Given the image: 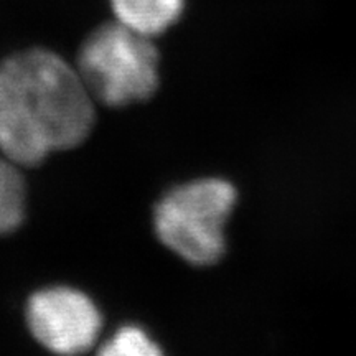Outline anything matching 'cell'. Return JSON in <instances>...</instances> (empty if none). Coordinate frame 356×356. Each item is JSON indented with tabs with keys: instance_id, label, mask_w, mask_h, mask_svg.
Here are the masks:
<instances>
[{
	"instance_id": "cell-3",
	"label": "cell",
	"mask_w": 356,
	"mask_h": 356,
	"mask_svg": "<svg viewBox=\"0 0 356 356\" xmlns=\"http://www.w3.org/2000/svg\"><path fill=\"white\" fill-rule=\"evenodd\" d=\"M78 73L92 97L122 108L149 99L159 86V53L150 37L126 25H102L83 43Z\"/></svg>"
},
{
	"instance_id": "cell-7",
	"label": "cell",
	"mask_w": 356,
	"mask_h": 356,
	"mask_svg": "<svg viewBox=\"0 0 356 356\" xmlns=\"http://www.w3.org/2000/svg\"><path fill=\"white\" fill-rule=\"evenodd\" d=\"M102 355L108 356H150L160 355L155 341L139 327H122L102 345Z\"/></svg>"
},
{
	"instance_id": "cell-2",
	"label": "cell",
	"mask_w": 356,
	"mask_h": 356,
	"mask_svg": "<svg viewBox=\"0 0 356 356\" xmlns=\"http://www.w3.org/2000/svg\"><path fill=\"white\" fill-rule=\"evenodd\" d=\"M236 198L234 186L222 178H202L177 186L155 208L159 239L190 264H216L225 254V226Z\"/></svg>"
},
{
	"instance_id": "cell-4",
	"label": "cell",
	"mask_w": 356,
	"mask_h": 356,
	"mask_svg": "<svg viewBox=\"0 0 356 356\" xmlns=\"http://www.w3.org/2000/svg\"><path fill=\"white\" fill-rule=\"evenodd\" d=\"M26 323L44 348L61 355H78L96 343L102 318L86 293L70 287H50L30 297Z\"/></svg>"
},
{
	"instance_id": "cell-6",
	"label": "cell",
	"mask_w": 356,
	"mask_h": 356,
	"mask_svg": "<svg viewBox=\"0 0 356 356\" xmlns=\"http://www.w3.org/2000/svg\"><path fill=\"white\" fill-rule=\"evenodd\" d=\"M25 184L17 163L0 159V233H10L24 221Z\"/></svg>"
},
{
	"instance_id": "cell-1",
	"label": "cell",
	"mask_w": 356,
	"mask_h": 356,
	"mask_svg": "<svg viewBox=\"0 0 356 356\" xmlns=\"http://www.w3.org/2000/svg\"><path fill=\"white\" fill-rule=\"evenodd\" d=\"M92 96L78 70L47 50H30L0 65V150L22 167L73 149L91 132Z\"/></svg>"
},
{
	"instance_id": "cell-5",
	"label": "cell",
	"mask_w": 356,
	"mask_h": 356,
	"mask_svg": "<svg viewBox=\"0 0 356 356\" xmlns=\"http://www.w3.org/2000/svg\"><path fill=\"white\" fill-rule=\"evenodd\" d=\"M184 3L185 0H111L119 24L150 38L175 24Z\"/></svg>"
}]
</instances>
